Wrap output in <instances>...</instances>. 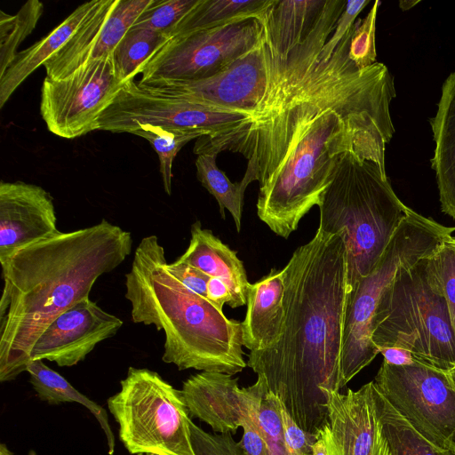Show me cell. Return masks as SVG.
Here are the masks:
<instances>
[{
	"instance_id": "6da1fadb",
	"label": "cell",
	"mask_w": 455,
	"mask_h": 455,
	"mask_svg": "<svg viewBox=\"0 0 455 455\" xmlns=\"http://www.w3.org/2000/svg\"><path fill=\"white\" fill-rule=\"evenodd\" d=\"M342 11L329 2L290 49L264 39L268 85L257 112L200 142L204 151L228 150L248 160L246 171L259 183L257 215L284 239L318 204L344 153L354 150L385 165L395 132L393 76L383 63L360 69L350 60L354 26L331 56L322 54Z\"/></svg>"
},
{
	"instance_id": "7a4b0ae2",
	"label": "cell",
	"mask_w": 455,
	"mask_h": 455,
	"mask_svg": "<svg viewBox=\"0 0 455 455\" xmlns=\"http://www.w3.org/2000/svg\"><path fill=\"white\" fill-rule=\"evenodd\" d=\"M284 271L285 320L272 347L250 351L247 366L262 376L306 432L329 423L323 390L339 391L347 284L345 234L317 229Z\"/></svg>"
},
{
	"instance_id": "3957f363",
	"label": "cell",
	"mask_w": 455,
	"mask_h": 455,
	"mask_svg": "<svg viewBox=\"0 0 455 455\" xmlns=\"http://www.w3.org/2000/svg\"><path fill=\"white\" fill-rule=\"evenodd\" d=\"M129 231L107 220L26 245L1 264L0 381L27 371L31 350L46 327L89 298L97 279L130 255Z\"/></svg>"
},
{
	"instance_id": "277c9868",
	"label": "cell",
	"mask_w": 455,
	"mask_h": 455,
	"mask_svg": "<svg viewBox=\"0 0 455 455\" xmlns=\"http://www.w3.org/2000/svg\"><path fill=\"white\" fill-rule=\"evenodd\" d=\"M167 265L158 237L142 238L125 275L132 322L164 331L162 360L180 371L241 372L247 366L241 322L228 319L207 298L184 286Z\"/></svg>"
},
{
	"instance_id": "5b68a950",
	"label": "cell",
	"mask_w": 455,
	"mask_h": 455,
	"mask_svg": "<svg viewBox=\"0 0 455 455\" xmlns=\"http://www.w3.org/2000/svg\"><path fill=\"white\" fill-rule=\"evenodd\" d=\"M317 206L318 229L345 234L349 290L372 271L411 211L394 192L385 165L354 150L343 154Z\"/></svg>"
},
{
	"instance_id": "8992f818",
	"label": "cell",
	"mask_w": 455,
	"mask_h": 455,
	"mask_svg": "<svg viewBox=\"0 0 455 455\" xmlns=\"http://www.w3.org/2000/svg\"><path fill=\"white\" fill-rule=\"evenodd\" d=\"M426 259L399 270L383 292L371 340L378 349L404 348L416 361L451 372L455 331L443 295L428 280Z\"/></svg>"
},
{
	"instance_id": "52a82bcc",
	"label": "cell",
	"mask_w": 455,
	"mask_h": 455,
	"mask_svg": "<svg viewBox=\"0 0 455 455\" xmlns=\"http://www.w3.org/2000/svg\"><path fill=\"white\" fill-rule=\"evenodd\" d=\"M454 230L411 209L372 271L349 290L341 358L344 387L379 353L371 336L374 315L383 292L399 270L427 258Z\"/></svg>"
},
{
	"instance_id": "ba28073f",
	"label": "cell",
	"mask_w": 455,
	"mask_h": 455,
	"mask_svg": "<svg viewBox=\"0 0 455 455\" xmlns=\"http://www.w3.org/2000/svg\"><path fill=\"white\" fill-rule=\"evenodd\" d=\"M121 389L108 399L118 435L132 454L196 455L189 411L181 390L157 372L130 367Z\"/></svg>"
},
{
	"instance_id": "9c48e42d",
	"label": "cell",
	"mask_w": 455,
	"mask_h": 455,
	"mask_svg": "<svg viewBox=\"0 0 455 455\" xmlns=\"http://www.w3.org/2000/svg\"><path fill=\"white\" fill-rule=\"evenodd\" d=\"M263 18L247 17L172 37L146 64L140 83L212 76L263 39Z\"/></svg>"
},
{
	"instance_id": "30bf717a",
	"label": "cell",
	"mask_w": 455,
	"mask_h": 455,
	"mask_svg": "<svg viewBox=\"0 0 455 455\" xmlns=\"http://www.w3.org/2000/svg\"><path fill=\"white\" fill-rule=\"evenodd\" d=\"M374 383L387 400L426 439L455 451V383L448 371L415 361H383Z\"/></svg>"
},
{
	"instance_id": "8fae6325",
	"label": "cell",
	"mask_w": 455,
	"mask_h": 455,
	"mask_svg": "<svg viewBox=\"0 0 455 455\" xmlns=\"http://www.w3.org/2000/svg\"><path fill=\"white\" fill-rule=\"evenodd\" d=\"M124 84L111 55L62 78L46 76L41 88L40 113L48 131L64 139L96 131L100 115Z\"/></svg>"
},
{
	"instance_id": "7c38bea8",
	"label": "cell",
	"mask_w": 455,
	"mask_h": 455,
	"mask_svg": "<svg viewBox=\"0 0 455 455\" xmlns=\"http://www.w3.org/2000/svg\"><path fill=\"white\" fill-rule=\"evenodd\" d=\"M251 119L153 92L135 80L126 82L100 115L97 130L131 133L140 124L196 128L219 136Z\"/></svg>"
},
{
	"instance_id": "4fadbf2b",
	"label": "cell",
	"mask_w": 455,
	"mask_h": 455,
	"mask_svg": "<svg viewBox=\"0 0 455 455\" xmlns=\"http://www.w3.org/2000/svg\"><path fill=\"white\" fill-rule=\"evenodd\" d=\"M140 84L158 93L219 110L242 113L251 118L268 85L264 36L254 49L212 76L200 80H158Z\"/></svg>"
},
{
	"instance_id": "5bb4252c",
	"label": "cell",
	"mask_w": 455,
	"mask_h": 455,
	"mask_svg": "<svg viewBox=\"0 0 455 455\" xmlns=\"http://www.w3.org/2000/svg\"><path fill=\"white\" fill-rule=\"evenodd\" d=\"M323 393L329 423L319 437L327 455H395L383 431L374 381L346 394Z\"/></svg>"
},
{
	"instance_id": "9a60e30c",
	"label": "cell",
	"mask_w": 455,
	"mask_h": 455,
	"mask_svg": "<svg viewBox=\"0 0 455 455\" xmlns=\"http://www.w3.org/2000/svg\"><path fill=\"white\" fill-rule=\"evenodd\" d=\"M238 379L218 371H201L184 381L181 393L193 417L208 424L215 433H236L238 427L259 424L261 402L268 391L262 376L247 387Z\"/></svg>"
},
{
	"instance_id": "2e32d148",
	"label": "cell",
	"mask_w": 455,
	"mask_h": 455,
	"mask_svg": "<svg viewBox=\"0 0 455 455\" xmlns=\"http://www.w3.org/2000/svg\"><path fill=\"white\" fill-rule=\"evenodd\" d=\"M155 0H99L67 44L44 65L46 76L62 78L107 58Z\"/></svg>"
},
{
	"instance_id": "e0dca14e",
	"label": "cell",
	"mask_w": 455,
	"mask_h": 455,
	"mask_svg": "<svg viewBox=\"0 0 455 455\" xmlns=\"http://www.w3.org/2000/svg\"><path fill=\"white\" fill-rule=\"evenodd\" d=\"M123 321L85 298L55 318L35 343L30 360H48L60 367L84 361L95 347L116 335Z\"/></svg>"
},
{
	"instance_id": "ac0fdd59",
	"label": "cell",
	"mask_w": 455,
	"mask_h": 455,
	"mask_svg": "<svg viewBox=\"0 0 455 455\" xmlns=\"http://www.w3.org/2000/svg\"><path fill=\"white\" fill-rule=\"evenodd\" d=\"M59 229L52 196L23 181L0 183V264L17 250Z\"/></svg>"
},
{
	"instance_id": "d6986e66",
	"label": "cell",
	"mask_w": 455,
	"mask_h": 455,
	"mask_svg": "<svg viewBox=\"0 0 455 455\" xmlns=\"http://www.w3.org/2000/svg\"><path fill=\"white\" fill-rule=\"evenodd\" d=\"M284 291L283 269L272 268L250 284L247 311L241 322L243 346L250 351L267 349L279 340L285 320Z\"/></svg>"
},
{
	"instance_id": "ffe728a7",
	"label": "cell",
	"mask_w": 455,
	"mask_h": 455,
	"mask_svg": "<svg viewBox=\"0 0 455 455\" xmlns=\"http://www.w3.org/2000/svg\"><path fill=\"white\" fill-rule=\"evenodd\" d=\"M190 231L189 244L177 259L225 283L232 295L229 307L235 308L247 304L251 283L236 251L222 243L211 230L203 228L199 220L192 224Z\"/></svg>"
},
{
	"instance_id": "44dd1931",
	"label": "cell",
	"mask_w": 455,
	"mask_h": 455,
	"mask_svg": "<svg viewBox=\"0 0 455 455\" xmlns=\"http://www.w3.org/2000/svg\"><path fill=\"white\" fill-rule=\"evenodd\" d=\"M99 0L77 6L60 24L28 48L19 52L14 60L0 76V108L17 88L40 66L56 54L83 24Z\"/></svg>"
},
{
	"instance_id": "7402d4cb",
	"label": "cell",
	"mask_w": 455,
	"mask_h": 455,
	"mask_svg": "<svg viewBox=\"0 0 455 455\" xmlns=\"http://www.w3.org/2000/svg\"><path fill=\"white\" fill-rule=\"evenodd\" d=\"M29 382L37 396L50 405L61 403H78L87 408L104 431L108 446V455H114L115 437L108 423L106 410L76 389L63 376L49 368L43 360H30L27 371Z\"/></svg>"
},
{
	"instance_id": "603a6c76",
	"label": "cell",
	"mask_w": 455,
	"mask_h": 455,
	"mask_svg": "<svg viewBox=\"0 0 455 455\" xmlns=\"http://www.w3.org/2000/svg\"><path fill=\"white\" fill-rule=\"evenodd\" d=\"M272 0H199L177 24L171 37L215 28L237 19L263 18Z\"/></svg>"
},
{
	"instance_id": "cb8c5ba5",
	"label": "cell",
	"mask_w": 455,
	"mask_h": 455,
	"mask_svg": "<svg viewBox=\"0 0 455 455\" xmlns=\"http://www.w3.org/2000/svg\"><path fill=\"white\" fill-rule=\"evenodd\" d=\"M217 156L218 154L214 152L197 155L196 160V177L202 186L217 200L221 218L225 219V210H228L234 219L237 232H239L245 189L253 180L245 172L241 181L231 182L226 174L218 168Z\"/></svg>"
},
{
	"instance_id": "d4e9b609",
	"label": "cell",
	"mask_w": 455,
	"mask_h": 455,
	"mask_svg": "<svg viewBox=\"0 0 455 455\" xmlns=\"http://www.w3.org/2000/svg\"><path fill=\"white\" fill-rule=\"evenodd\" d=\"M429 123L435 141L431 165L437 180L455 167V71L444 81L436 113Z\"/></svg>"
},
{
	"instance_id": "484cf974",
	"label": "cell",
	"mask_w": 455,
	"mask_h": 455,
	"mask_svg": "<svg viewBox=\"0 0 455 455\" xmlns=\"http://www.w3.org/2000/svg\"><path fill=\"white\" fill-rule=\"evenodd\" d=\"M376 396L383 431L395 455H455L454 451L439 448L419 434L377 386Z\"/></svg>"
},
{
	"instance_id": "4316f807",
	"label": "cell",
	"mask_w": 455,
	"mask_h": 455,
	"mask_svg": "<svg viewBox=\"0 0 455 455\" xmlns=\"http://www.w3.org/2000/svg\"><path fill=\"white\" fill-rule=\"evenodd\" d=\"M171 39L164 33L132 27L111 54L118 77L124 83L134 80Z\"/></svg>"
},
{
	"instance_id": "83f0119b",
	"label": "cell",
	"mask_w": 455,
	"mask_h": 455,
	"mask_svg": "<svg viewBox=\"0 0 455 455\" xmlns=\"http://www.w3.org/2000/svg\"><path fill=\"white\" fill-rule=\"evenodd\" d=\"M131 134L147 140L159 158V167L164 191L172 194V163L179 151L190 140L208 136L210 132L196 128H178L140 124Z\"/></svg>"
},
{
	"instance_id": "f1b7e54d",
	"label": "cell",
	"mask_w": 455,
	"mask_h": 455,
	"mask_svg": "<svg viewBox=\"0 0 455 455\" xmlns=\"http://www.w3.org/2000/svg\"><path fill=\"white\" fill-rule=\"evenodd\" d=\"M43 12L44 4L38 0L26 2L14 15L0 12V76L14 60L20 44L36 28Z\"/></svg>"
},
{
	"instance_id": "f546056e",
	"label": "cell",
	"mask_w": 455,
	"mask_h": 455,
	"mask_svg": "<svg viewBox=\"0 0 455 455\" xmlns=\"http://www.w3.org/2000/svg\"><path fill=\"white\" fill-rule=\"evenodd\" d=\"M430 283L443 295L455 331V236L451 235L426 259Z\"/></svg>"
},
{
	"instance_id": "4dcf8cb0",
	"label": "cell",
	"mask_w": 455,
	"mask_h": 455,
	"mask_svg": "<svg viewBox=\"0 0 455 455\" xmlns=\"http://www.w3.org/2000/svg\"><path fill=\"white\" fill-rule=\"evenodd\" d=\"M199 0H155L138 18L132 28L171 33Z\"/></svg>"
},
{
	"instance_id": "1f68e13d",
	"label": "cell",
	"mask_w": 455,
	"mask_h": 455,
	"mask_svg": "<svg viewBox=\"0 0 455 455\" xmlns=\"http://www.w3.org/2000/svg\"><path fill=\"white\" fill-rule=\"evenodd\" d=\"M379 1H375L366 17L355 22L350 39L349 58L355 66L363 69L376 61V19Z\"/></svg>"
},
{
	"instance_id": "d6a6232c",
	"label": "cell",
	"mask_w": 455,
	"mask_h": 455,
	"mask_svg": "<svg viewBox=\"0 0 455 455\" xmlns=\"http://www.w3.org/2000/svg\"><path fill=\"white\" fill-rule=\"evenodd\" d=\"M278 400L275 395L267 392L259 412V426L269 455H294L284 438Z\"/></svg>"
},
{
	"instance_id": "836d02e7",
	"label": "cell",
	"mask_w": 455,
	"mask_h": 455,
	"mask_svg": "<svg viewBox=\"0 0 455 455\" xmlns=\"http://www.w3.org/2000/svg\"><path fill=\"white\" fill-rule=\"evenodd\" d=\"M189 426L196 455H245L231 433H208L196 425L192 419Z\"/></svg>"
},
{
	"instance_id": "e575fe53",
	"label": "cell",
	"mask_w": 455,
	"mask_h": 455,
	"mask_svg": "<svg viewBox=\"0 0 455 455\" xmlns=\"http://www.w3.org/2000/svg\"><path fill=\"white\" fill-rule=\"evenodd\" d=\"M278 403L283 435L290 450L294 455H312L313 444L319 436L302 429L288 412L280 398Z\"/></svg>"
},
{
	"instance_id": "d590c367",
	"label": "cell",
	"mask_w": 455,
	"mask_h": 455,
	"mask_svg": "<svg viewBox=\"0 0 455 455\" xmlns=\"http://www.w3.org/2000/svg\"><path fill=\"white\" fill-rule=\"evenodd\" d=\"M369 3V0L347 1L331 38L328 39L322 48V53L324 56L332 54L340 41L353 28L358 14Z\"/></svg>"
},
{
	"instance_id": "8d00e7d4",
	"label": "cell",
	"mask_w": 455,
	"mask_h": 455,
	"mask_svg": "<svg viewBox=\"0 0 455 455\" xmlns=\"http://www.w3.org/2000/svg\"><path fill=\"white\" fill-rule=\"evenodd\" d=\"M168 271L184 286L207 298V283L210 276L192 265L176 259L167 265Z\"/></svg>"
},
{
	"instance_id": "74e56055",
	"label": "cell",
	"mask_w": 455,
	"mask_h": 455,
	"mask_svg": "<svg viewBox=\"0 0 455 455\" xmlns=\"http://www.w3.org/2000/svg\"><path fill=\"white\" fill-rule=\"evenodd\" d=\"M238 443L245 455H269L259 424L243 427V436Z\"/></svg>"
},
{
	"instance_id": "f35d334b",
	"label": "cell",
	"mask_w": 455,
	"mask_h": 455,
	"mask_svg": "<svg viewBox=\"0 0 455 455\" xmlns=\"http://www.w3.org/2000/svg\"><path fill=\"white\" fill-rule=\"evenodd\" d=\"M207 299L222 310L225 304H230L232 295L225 283L219 278L211 277L207 283Z\"/></svg>"
},
{
	"instance_id": "ab89813d",
	"label": "cell",
	"mask_w": 455,
	"mask_h": 455,
	"mask_svg": "<svg viewBox=\"0 0 455 455\" xmlns=\"http://www.w3.org/2000/svg\"><path fill=\"white\" fill-rule=\"evenodd\" d=\"M379 352L383 355V361L391 365H409L416 361L412 354L404 348L381 347Z\"/></svg>"
},
{
	"instance_id": "60d3db41",
	"label": "cell",
	"mask_w": 455,
	"mask_h": 455,
	"mask_svg": "<svg viewBox=\"0 0 455 455\" xmlns=\"http://www.w3.org/2000/svg\"><path fill=\"white\" fill-rule=\"evenodd\" d=\"M312 455H327L325 444L321 437L313 444Z\"/></svg>"
},
{
	"instance_id": "b9f144b4",
	"label": "cell",
	"mask_w": 455,
	"mask_h": 455,
	"mask_svg": "<svg viewBox=\"0 0 455 455\" xmlns=\"http://www.w3.org/2000/svg\"><path fill=\"white\" fill-rule=\"evenodd\" d=\"M419 4V1H400L399 2V6L400 8L403 10V11H406V10H409L410 8H411L412 6H414L415 4Z\"/></svg>"
},
{
	"instance_id": "7bdbcfd3",
	"label": "cell",
	"mask_w": 455,
	"mask_h": 455,
	"mask_svg": "<svg viewBox=\"0 0 455 455\" xmlns=\"http://www.w3.org/2000/svg\"><path fill=\"white\" fill-rule=\"evenodd\" d=\"M0 455H13L4 443L0 445Z\"/></svg>"
},
{
	"instance_id": "ee69618b",
	"label": "cell",
	"mask_w": 455,
	"mask_h": 455,
	"mask_svg": "<svg viewBox=\"0 0 455 455\" xmlns=\"http://www.w3.org/2000/svg\"><path fill=\"white\" fill-rule=\"evenodd\" d=\"M454 383H455V368L450 372Z\"/></svg>"
},
{
	"instance_id": "f6af8a7d",
	"label": "cell",
	"mask_w": 455,
	"mask_h": 455,
	"mask_svg": "<svg viewBox=\"0 0 455 455\" xmlns=\"http://www.w3.org/2000/svg\"><path fill=\"white\" fill-rule=\"evenodd\" d=\"M136 455H156V454H154V453H138Z\"/></svg>"
}]
</instances>
